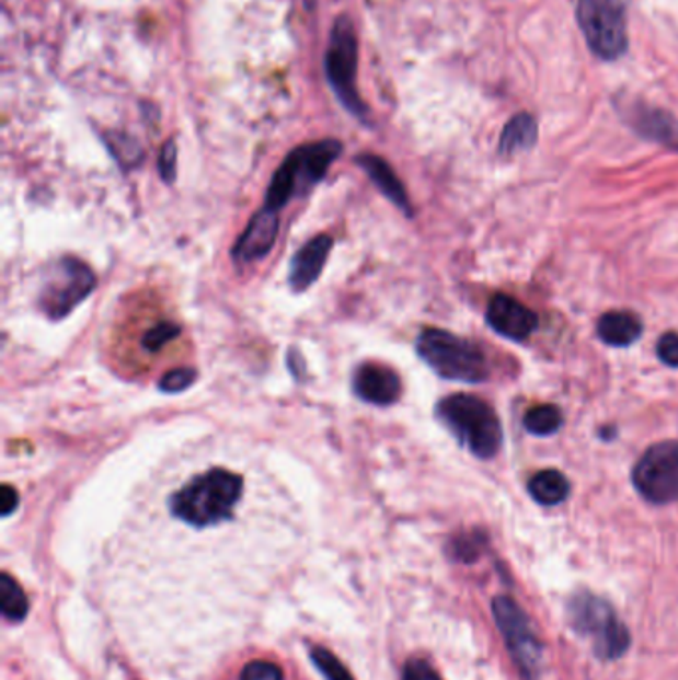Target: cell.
I'll return each mask as SVG.
<instances>
[{
	"instance_id": "cell-1",
	"label": "cell",
	"mask_w": 678,
	"mask_h": 680,
	"mask_svg": "<svg viewBox=\"0 0 678 680\" xmlns=\"http://www.w3.org/2000/svg\"><path fill=\"white\" fill-rule=\"evenodd\" d=\"M243 496V477L226 468H211L192 477L184 487L170 496L173 518L194 528H211L233 518Z\"/></svg>"
},
{
	"instance_id": "cell-2",
	"label": "cell",
	"mask_w": 678,
	"mask_h": 680,
	"mask_svg": "<svg viewBox=\"0 0 678 680\" xmlns=\"http://www.w3.org/2000/svg\"><path fill=\"white\" fill-rule=\"evenodd\" d=\"M341 153L343 143L338 140L312 141L295 148L271 177L265 207L279 211L295 197H304L323 182L329 168Z\"/></svg>"
},
{
	"instance_id": "cell-3",
	"label": "cell",
	"mask_w": 678,
	"mask_h": 680,
	"mask_svg": "<svg viewBox=\"0 0 678 680\" xmlns=\"http://www.w3.org/2000/svg\"><path fill=\"white\" fill-rule=\"evenodd\" d=\"M438 420L478 458H494L502 446V424L494 408L472 394H452L438 402Z\"/></svg>"
},
{
	"instance_id": "cell-4",
	"label": "cell",
	"mask_w": 678,
	"mask_h": 680,
	"mask_svg": "<svg viewBox=\"0 0 678 680\" xmlns=\"http://www.w3.org/2000/svg\"><path fill=\"white\" fill-rule=\"evenodd\" d=\"M416 353L428 367L446 380L484 382L490 368L480 346L441 329H424L416 338Z\"/></svg>"
},
{
	"instance_id": "cell-5",
	"label": "cell",
	"mask_w": 678,
	"mask_h": 680,
	"mask_svg": "<svg viewBox=\"0 0 678 680\" xmlns=\"http://www.w3.org/2000/svg\"><path fill=\"white\" fill-rule=\"evenodd\" d=\"M567 615L573 629L591 641L595 655L601 659H619L631 645V635L619 621L613 607L597 595L587 591L575 595L570 601Z\"/></svg>"
},
{
	"instance_id": "cell-6",
	"label": "cell",
	"mask_w": 678,
	"mask_h": 680,
	"mask_svg": "<svg viewBox=\"0 0 678 680\" xmlns=\"http://www.w3.org/2000/svg\"><path fill=\"white\" fill-rule=\"evenodd\" d=\"M96 287V273L84 261L62 257L44 270L36 304L50 321H62Z\"/></svg>"
},
{
	"instance_id": "cell-7",
	"label": "cell",
	"mask_w": 678,
	"mask_h": 680,
	"mask_svg": "<svg viewBox=\"0 0 678 680\" xmlns=\"http://www.w3.org/2000/svg\"><path fill=\"white\" fill-rule=\"evenodd\" d=\"M356 68H358V43L355 26L348 16L336 19L331 31V43L324 56L326 78L333 87L334 94L351 114L367 122V104L358 96L356 90Z\"/></svg>"
},
{
	"instance_id": "cell-8",
	"label": "cell",
	"mask_w": 678,
	"mask_h": 680,
	"mask_svg": "<svg viewBox=\"0 0 678 680\" xmlns=\"http://www.w3.org/2000/svg\"><path fill=\"white\" fill-rule=\"evenodd\" d=\"M577 22L593 53L604 60H614L627 50L624 0H582Z\"/></svg>"
},
{
	"instance_id": "cell-9",
	"label": "cell",
	"mask_w": 678,
	"mask_h": 680,
	"mask_svg": "<svg viewBox=\"0 0 678 680\" xmlns=\"http://www.w3.org/2000/svg\"><path fill=\"white\" fill-rule=\"evenodd\" d=\"M495 625L502 631V637L506 641L512 657L526 679L533 680L538 677L543 660V647L539 641L529 616L512 597H495L494 604Z\"/></svg>"
},
{
	"instance_id": "cell-10",
	"label": "cell",
	"mask_w": 678,
	"mask_h": 680,
	"mask_svg": "<svg viewBox=\"0 0 678 680\" xmlns=\"http://www.w3.org/2000/svg\"><path fill=\"white\" fill-rule=\"evenodd\" d=\"M633 484L646 502L665 506L678 502V442L651 446L633 470Z\"/></svg>"
},
{
	"instance_id": "cell-11",
	"label": "cell",
	"mask_w": 678,
	"mask_h": 680,
	"mask_svg": "<svg viewBox=\"0 0 678 680\" xmlns=\"http://www.w3.org/2000/svg\"><path fill=\"white\" fill-rule=\"evenodd\" d=\"M353 392L372 406H392L402 396V380L387 365L363 362L353 372Z\"/></svg>"
},
{
	"instance_id": "cell-12",
	"label": "cell",
	"mask_w": 678,
	"mask_h": 680,
	"mask_svg": "<svg viewBox=\"0 0 678 680\" xmlns=\"http://www.w3.org/2000/svg\"><path fill=\"white\" fill-rule=\"evenodd\" d=\"M279 235V214L269 207H263L249 219L245 231L233 247V260L239 263H253L271 253Z\"/></svg>"
},
{
	"instance_id": "cell-13",
	"label": "cell",
	"mask_w": 678,
	"mask_h": 680,
	"mask_svg": "<svg viewBox=\"0 0 678 680\" xmlns=\"http://www.w3.org/2000/svg\"><path fill=\"white\" fill-rule=\"evenodd\" d=\"M485 319L497 335L509 341H526L538 329V316L509 295H495L487 304Z\"/></svg>"
},
{
	"instance_id": "cell-14",
	"label": "cell",
	"mask_w": 678,
	"mask_h": 680,
	"mask_svg": "<svg viewBox=\"0 0 678 680\" xmlns=\"http://www.w3.org/2000/svg\"><path fill=\"white\" fill-rule=\"evenodd\" d=\"M333 249L331 235H317L307 245H302L289 265V287L295 292L307 291L317 283L324 269V263L329 260V253Z\"/></svg>"
},
{
	"instance_id": "cell-15",
	"label": "cell",
	"mask_w": 678,
	"mask_h": 680,
	"mask_svg": "<svg viewBox=\"0 0 678 680\" xmlns=\"http://www.w3.org/2000/svg\"><path fill=\"white\" fill-rule=\"evenodd\" d=\"M356 163L363 168V172L367 173L372 184L377 185L378 192L384 195L388 201H392L400 211H404V216L412 217V206H410L406 187L402 185L394 170L388 165L387 160L378 158L375 153H360L356 158Z\"/></svg>"
},
{
	"instance_id": "cell-16",
	"label": "cell",
	"mask_w": 678,
	"mask_h": 680,
	"mask_svg": "<svg viewBox=\"0 0 678 680\" xmlns=\"http://www.w3.org/2000/svg\"><path fill=\"white\" fill-rule=\"evenodd\" d=\"M631 124L641 136L668 146L678 143V122L667 112L639 106L631 112Z\"/></svg>"
},
{
	"instance_id": "cell-17",
	"label": "cell",
	"mask_w": 678,
	"mask_h": 680,
	"mask_svg": "<svg viewBox=\"0 0 678 680\" xmlns=\"http://www.w3.org/2000/svg\"><path fill=\"white\" fill-rule=\"evenodd\" d=\"M597 335L609 346H629L643 335V323L635 313L611 311L597 323Z\"/></svg>"
},
{
	"instance_id": "cell-18",
	"label": "cell",
	"mask_w": 678,
	"mask_h": 680,
	"mask_svg": "<svg viewBox=\"0 0 678 680\" xmlns=\"http://www.w3.org/2000/svg\"><path fill=\"white\" fill-rule=\"evenodd\" d=\"M538 140V126L536 119L529 114H517L507 122L506 128L499 138V153L514 155L517 151L529 150Z\"/></svg>"
},
{
	"instance_id": "cell-19",
	"label": "cell",
	"mask_w": 678,
	"mask_h": 680,
	"mask_svg": "<svg viewBox=\"0 0 678 680\" xmlns=\"http://www.w3.org/2000/svg\"><path fill=\"white\" fill-rule=\"evenodd\" d=\"M529 494L541 506H558L570 496V482L558 470H543L529 480Z\"/></svg>"
},
{
	"instance_id": "cell-20",
	"label": "cell",
	"mask_w": 678,
	"mask_h": 680,
	"mask_svg": "<svg viewBox=\"0 0 678 680\" xmlns=\"http://www.w3.org/2000/svg\"><path fill=\"white\" fill-rule=\"evenodd\" d=\"M28 609L31 604L21 585L16 584V579H12L9 573H2L0 575V613L9 621H22L28 615Z\"/></svg>"
},
{
	"instance_id": "cell-21",
	"label": "cell",
	"mask_w": 678,
	"mask_h": 680,
	"mask_svg": "<svg viewBox=\"0 0 678 680\" xmlns=\"http://www.w3.org/2000/svg\"><path fill=\"white\" fill-rule=\"evenodd\" d=\"M526 430L536 436H550L555 434L563 424V414H561L558 406L553 404H541V406H533L531 411L526 414Z\"/></svg>"
},
{
	"instance_id": "cell-22",
	"label": "cell",
	"mask_w": 678,
	"mask_h": 680,
	"mask_svg": "<svg viewBox=\"0 0 678 680\" xmlns=\"http://www.w3.org/2000/svg\"><path fill=\"white\" fill-rule=\"evenodd\" d=\"M182 336V326L173 321H160V323L150 326L143 336H141V348L148 355H158L163 348L172 345L173 341H177Z\"/></svg>"
},
{
	"instance_id": "cell-23",
	"label": "cell",
	"mask_w": 678,
	"mask_h": 680,
	"mask_svg": "<svg viewBox=\"0 0 678 680\" xmlns=\"http://www.w3.org/2000/svg\"><path fill=\"white\" fill-rule=\"evenodd\" d=\"M311 659L314 667L326 680H355V677L346 670L345 665L338 657H334L331 650L323 647H314L311 650Z\"/></svg>"
},
{
	"instance_id": "cell-24",
	"label": "cell",
	"mask_w": 678,
	"mask_h": 680,
	"mask_svg": "<svg viewBox=\"0 0 678 680\" xmlns=\"http://www.w3.org/2000/svg\"><path fill=\"white\" fill-rule=\"evenodd\" d=\"M197 380V370L195 368H175L165 372L160 382H158V389L162 390L163 394H180L187 389H192Z\"/></svg>"
},
{
	"instance_id": "cell-25",
	"label": "cell",
	"mask_w": 678,
	"mask_h": 680,
	"mask_svg": "<svg viewBox=\"0 0 678 680\" xmlns=\"http://www.w3.org/2000/svg\"><path fill=\"white\" fill-rule=\"evenodd\" d=\"M482 538H478L474 533H468V535H460L452 540L450 545V553H452L453 560L458 562H474L475 557L480 555L482 551Z\"/></svg>"
},
{
	"instance_id": "cell-26",
	"label": "cell",
	"mask_w": 678,
	"mask_h": 680,
	"mask_svg": "<svg viewBox=\"0 0 678 680\" xmlns=\"http://www.w3.org/2000/svg\"><path fill=\"white\" fill-rule=\"evenodd\" d=\"M241 680H283V670L267 660H253L241 670Z\"/></svg>"
},
{
	"instance_id": "cell-27",
	"label": "cell",
	"mask_w": 678,
	"mask_h": 680,
	"mask_svg": "<svg viewBox=\"0 0 678 680\" xmlns=\"http://www.w3.org/2000/svg\"><path fill=\"white\" fill-rule=\"evenodd\" d=\"M175 163H177V146H175V141L168 140L163 143L160 160H158V170H160V175H162L165 184H172L175 180V173H177Z\"/></svg>"
},
{
	"instance_id": "cell-28",
	"label": "cell",
	"mask_w": 678,
	"mask_h": 680,
	"mask_svg": "<svg viewBox=\"0 0 678 680\" xmlns=\"http://www.w3.org/2000/svg\"><path fill=\"white\" fill-rule=\"evenodd\" d=\"M402 680H441V677L428 660L410 659L404 667Z\"/></svg>"
},
{
	"instance_id": "cell-29",
	"label": "cell",
	"mask_w": 678,
	"mask_h": 680,
	"mask_svg": "<svg viewBox=\"0 0 678 680\" xmlns=\"http://www.w3.org/2000/svg\"><path fill=\"white\" fill-rule=\"evenodd\" d=\"M657 355L667 367L678 368V333H667L658 338Z\"/></svg>"
},
{
	"instance_id": "cell-30",
	"label": "cell",
	"mask_w": 678,
	"mask_h": 680,
	"mask_svg": "<svg viewBox=\"0 0 678 680\" xmlns=\"http://www.w3.org/2000/svg\"><path fill=\"white\" fill-rule=\"evenodd\" d=\"M16 508H19V492L9 484H4L0 489V514L9 518Z\"/></svg>"
}]
</instances>
